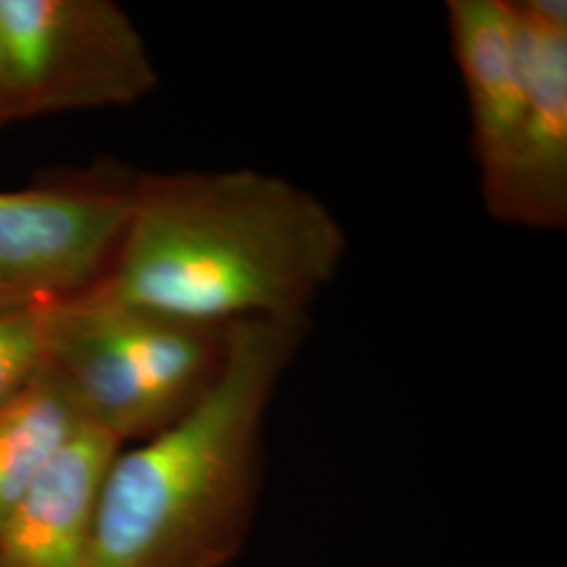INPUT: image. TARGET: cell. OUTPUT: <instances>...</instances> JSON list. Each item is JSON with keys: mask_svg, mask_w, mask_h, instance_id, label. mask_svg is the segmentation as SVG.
Instances as JSON below:
<instances>
[{"mask_svg": "<svg viewBox=\"0 0 567 567\" xmlns=\"http://www.w3.org/2000/svg\"><path fill=\"white\" fill-rule=\"evenodd\" d=\"M526 79V118L501 196L487 213L527 229L567 225V4L508 2Z\"/></svg>", "mask_w": 567, "mask_h": 567, "instance_id": "6", "label": "cell"}, {"mask_svg": "<svg viewBox=\"0 0 567 567\" xmlns=\"http://www.w3.org/2000/svg\"><path fill=\"white\" fill-rule=\"evenodd\" d=\"M447 30L465 84L486 208L501 196L526 118V79L508 0H450Z\"/></svg>", "mask_w": 567, "mask_h": 567, "instance_id": "7", "label": "cell"}, {"mask_svg": "<svg viewBox=\"0 0 567 567\" xmlns=\"http://www.w3.org/2000/svg\"><path fill=\"white\" fill-rule=\"evenodd\" d=\"M347 255L313 192L257 168L143 175L95 292L196 324L309 318Z\"/></svg>", "mask_w": 567, "mask_h": 567, "instance_id": "1", "label": "cell"}, {"mask_svg": "<svg viewBox=\"0 0 567 567\" xmlns=\"http://www.w3.org/2000/svg\"><path fill=\"white\" fill-rule=\"evenodd\" d=\"M61 301L51 295L0 290V405L49 362L51 326Z\"/></svg>", "mask_w": 567, "mask_h": 567, "instance_id": "10", "label": "cell"}, {"mask_svg": "<svg viewBox=\"0 0 567 567\" xmlns=\"http://www.w3.org/2000/svg\"><path fill=\"white\" fill-rule=\"evenodd\" d=\"M122 447L112 433L84 423L0 524V567H82Z\"/></svg>", "mask_w": 567, "mask_h": 567, "instance_id": "8", "label": "cell"}, {"mask_svg": "<svg viewBox=\"0 0 567 567\" xmlns=\"http://www.w3.org/2000/svg\"><path fill=\"white\" fill-rule=\"evenodd\" d=\"M13 124V114H11V102H9V91H7V76H4V61H2V44H0V128Z\"/></svg>", "mask_w": 567, "mask_h": 567, "instance_id": "11", "label": "cell"}, {"mask_svg": "<svg viewBox=\"0 0 567 567\" xmlns=\"http://www.w3.org/2000/svg\"><path fill=\"white\" fill-rule=\"evenodd\" d=\"M225 347L227 328L86 290L58 305L49 362L84 419L126 446L161 433L203 400L224 368Z\"/></svg>", "mask_w": 567, "mask_h": 567, "instance_id": "3", "label": "cell"}, {"mask_svg": "<svg viewBox=\"0 0 567 567\" xmlns=\"http://www.w3.org/2000/svg\"><path fill=\"white\" fill-rule=\"evenodd\" d=\"M133 179L0 192V290L70 299L102 282L133 208Z\"/></svg>", "mask_w": 567, "mask_h": 567, "instance_id": "5", "label": "cell"}, {"mask_svg": "<svg viewBox=\"0 0 567 567\" xmlns=\"http://www.w3.org/2000/svg\"><path fill=\"white\" fill-rule=\"evenodd\" d=\"M13 124L124 107L158 89L140 28L112 0H0Z\"/></svg>", "mask_w": 567, "mask_h": 567, "instance_id": "4", "label": "cell"}, {"mask_svg": "<svg viewBox=\"0 0 567 567\" xmlns=\"http://www.w3.org/2000/svg\"><path fill=\"white\" fill-rule=\"evenodd\" d=\"M84 423L72 389L51 362L0 405V524Z\"/></svg>", "mask_w": 567, "mask_h": 567, "instance_id": "9", "label": "cell"}, {"mask_svg": "<svg viewBox=\"0 0 567 567\" xmlns=\"http://www.w3.org/2000/svg\"><path fill=\"white\" fill-rule=\"evenodd\" d=\"M309 318L227 326L224 368L161 433L122 447L82 567H225L243 550L264 475L267 410Z\"/></svg>", "mask_w": 567, "mask_h": 567, "instance_id": "2", "label": "cell"}]
</instances>
